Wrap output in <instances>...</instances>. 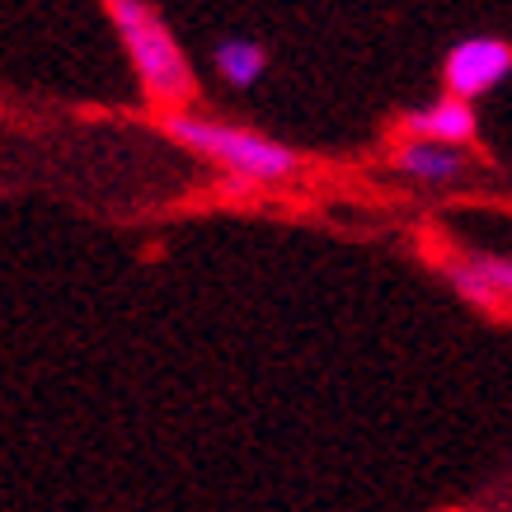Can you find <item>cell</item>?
Wrapping results in <instances>:
<instances>
[{
    "label": "cell",
    "mask_w": 512,
    "mask_h": 512,
    "mask_svg": "<svg viewBox=\"0 0 512 512\" xmlns=\"http://www.w3.org/2000/svg\"><path fill=\"white\" fill-rule=\"evenodd\" d=\"M442 273H447V282L456 287V296H466L470 306H480V311L512 306V259L470 254V259H447Z\"/></svg>",
    "instance_id": "4"
},
{
    "label": "cell",
    "mask_w": 512,
    "mask_h": 512,
    "mask_svg": "<svg viewBox=\"0 0 512 512\" xmlns=\"http://www.w3.org/2000/svg\"><path fill=\"white\" fill-rule=\"evenodd\" d=\"M512 76V43L503 38H461L442 62V85L451 99H484L489 90H498Z\"/></svg>",
    "instance_id": "3"
},
{
    "label": "cell",
    "mask_w": 512,
    "mask_h": 512,
    "mask_svg": "<svg viewBox=\"0 0 512 512\" xmlns=\"http://www.w3.org/2000/svg\"><path fill=\"white\" fill-rule=\"evenodd\" d=\"M212 66L231 90H254L268 71V52L254 38H221L217 52H212Z\"/></svg>",
    "instance_id": "7"
},
{
    "label": "cell",
    "mask_w": 512,
    "mask_h": 512,
    "mask_svg": "<svg viewBox=\"0 0 512 512\" xmlns=\"http://www.w3.org/2000/svg\"><path fill=\"white\" fill-rule=\"evenodd\" d=\"M390 165H395V174L409 179V184L447 188L466 174V151H461V146H442V141H400Z\"/></svg>",
    "instance_id": "6"
},
{
    "label": "cell",
    "mask_w": 512,
    "mask_h": 512,
    "mask_svg": "<svg viewBox=\"0 0 512 512\" xmlns=\"http://www.w3.org/2000/svg\"><path fill=\"white\" fill-rule=\"evenodd\" d=\"M165 132L179 146H188L193 156L212 160V165H221L245 184H282V179H292L301 170L296 151H287L282 141L259 137L249 127L221 123V118H207V113H165Z\"/></svg>",
    "instance_id": "2"
},
{
    "label": "cell",
    "mask_w": 512,
    "mask_h": 512,
    "mask_svg": "<svg viewBox=\"0 0 512 512\" xmlns=\"http://www.w3.org/2000/svg\"><path fill=\"white\" fill-rule=\"evenodd\" d=\"M113 29L127 47V62L137 71V85L146 94V104H156L165 113H184L193 99L198 80H193V62L170 33V24L156 15L151 0H109Z\"/></svg>",
    "instance_id": "1"
},
{
    "label": "cell",
    "mask_w": 512,
    "mask_h": 512,
    "mask_svg": "<svg viewBox=\"0 0 512 512\" xmlns=\"http://www.w3.org/2000/svg\"><path fill=\"white\" fill-rule=\"evenodd\" d=\"M400 132L404 141H442V146H470L480 123H475V104L466 99H433V104H423V109H409L400 118Z\"/></svg>",
    "instance_id": "5"
}]
</instances>
